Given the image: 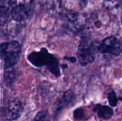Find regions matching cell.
<instances>
[{"instance_id":"cell-1","label":"cell","mask_w":122,"mask_h":121,"mask_svg":"<svg viewBox=\"0 0 122 121\" xmlns=\"http://www.w3.org/2000/svg\"><path fill=\"white\" fill-rule=\"evenodd\" d=\"M29 62L36 67H42L46 66L47 69L56 77L60 76V70L59 68L58 60L50 54L47 49L43 48L39 52H32L28 56Z\"/></svg>"},{"instance_id":"cell-2","label":"cell","mask_w":122,"mask_h":121,"mask_svg":"<svg viewBox=\"0 0 122 121\" xmlns=\"http://www.w3.org/2000/svg\"><path fill=\"white\" fill-rule=\"evenodd\" d=\"M21 51V46L16 41L4 42L1 44V58L5 70L11 68L18 62Z\"/></svg>"},{"instance_id":"cell-3","label":"cell","mask_w":122,"mask_h":121,"mask_svg":"<svg viewBox=\"0 0 122 121\" xmlns=\"http://www.w3.org/2000/svg\"><path fill=\"white\" fill-rule=\"evenodd\" d=\"M77 56L79 61L82 66L92 63L95 60V48L92 41L84 39L81 41L78 51Z\"/></svg>"},{"instance_id":"cell-4","label":"cell","mask_w":122,"mask_h":121,"mask_svg":"<svg viewBox=\"0 0 122 121\" xmlns=\"http://www.w3.org/2000/svg\"><path fill=\"white\" fill-rule=\"evenodd\" d=\"M98 51L102 53H109L119 56L122 53V44L114 36L104 39L98 46Z\"/></svg>"},{"instance_id":"cell-5","label":"cell","mask_w":122,"mask_h":121,"mask_svg":"<svg viewBox=\"0 0 122 121\" xmlns=\"http://www.w3.org/2000/svg\"><path fill=\"white\" fill-rule=\"evenodd\" d=\"M23 111L24 107L21 102L17 98L11 99L9 101L5 110V118L9 121H15L21 116Z\"/></svg>"},{"instance_id":"cell-6","label":"cell","mask_w":122,"mask_h":121,"mask_svg":"<svg viewBox=\"0 0 122 121\" xmlns=\"http://www.w3.org/2000/svg\"><path fill=\"white\" fill-rule=\"evenodd\" d=\"M41 6L52 15H58L62 12V7L59 0H39Z\"/></svg>"},{"instance_id":"cell-7","label":"cell","mask_w":122,"mask_h":121,"mask_svg":"<svg viewBox=\"0 0 122 121\" xmlns=\"http://www.w3.org/2000/svg\"><path fill=\"white\" fill-rule=\"evenodd\" d=\"M31 7L24 6H17L11 7V16L14 21L17 22H21L28 18L29 15V11Z\"/></svg>"},{"instance_id":"cell-8","label":"cell","mask_w":122,"mask_h":121,"mask_svg":"<svg viewBox=\"0 0 122 121\" xmlns=\"http://www.w3.org/2000/svg\"><path fill=\"white\" fill-rule=\"evenodd\" d=\"M94 111L97 113V115L100 118H102L104 120L110 119L114 115L113 110L110 107L107 106L98 105L94 108Z\"/></svg>"},{"instance_id":"cell-9","label":"cell","mask_w":122,"mask_h":121,"mask_svg":"<svg viewBox=\"0 0 122 121\" xmlns=\"http://www.w3.org/2000/svg\"><path fill=\"white\" fill-rule=\"evenodd\" d=\"M74 99V94L71 91H66L62 96L57 106V111L61 110L63 108L69 106Z\"/></svg>"},{"instance_id":"cell-10","label":"cell","mask_w":122,"mask_h":121,"mask_svg":"<svg viewBox=\"0 0 122 121\" xmlns=\"http://www.w3.org/2000/svg\"><path fill=\"white\" fill-rule=\"evenodd\" d=\"M16 78V74L13 69H6L4 73V79L7 86H11Z\"/></svg>"},{"instance_id":"cell-11","label":"cell","mask_w":122,"mask_h":121,"mask_svg":"<svg viewBox=\"0 0 122 121\" xmlns=\"http://www.w3.org/2000/svg\"><path fill=\"white\" fill-rule=\"evenodd\" d=\"M108 101L112 107H116L118 103V98L114 91H111L108 93Z\"/></svg>"},{"instance_id":"cell-12","label":"cell","mask_w":122,"mask_h":121,"mask_svg":"<svg viewBox=\"0 0 122 121\" xmlns=\"http://www.w3.org/2000/svg\"><path fill=\"white\" fill-rule=\"evenodd\" d=\"M84 118V111L82 108H76L74 111V118L76 121L81 120Z\"/></svg>"},{"instance_id":"cell-13","label":"cell","mask_w":122,"mask_h":121,"mask_svg":"<svg viewBox=\"0 0 122 121\" xmlns=\"http://www.w3.org/2000/svg\"><path fill=\"white\" fill-rule=\"evenodd\" d=\"M46 117V112L45 111H41L39 112L33 121H44Z\"/></svg>"},{"instance_id":"cell-14","label":"cell","mask_w":122,"mask_h":121,"mask_svg":"<svg viewBox=\"0 0 122 121\" xmlns=\"http://www.w3.org/2000/svg\"><path fill=\"white\" fill-rule=\"evenodd\" d=\"M64 59L66 60V61H71V63H74L76 61V58L75 57H67V56H65L64 57Z\"/></svg>"}]
</instances>
